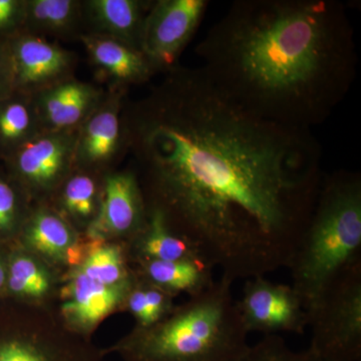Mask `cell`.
<instances>
[{"mask_svg":"<svg viewBox=\"0 0 361 361\" xmlns=\"http://www.w3.org/2000/svg\"><path fill=\"white\" fill-rule=\"evenodd\" d=\"M236 304L248 334H303L308 326L307 310L291 285L275 283L265 277L252 278L247 280Z\"/></svg>","mask_w":361,"mask_h":361,"instance_id":"cell-8","label":"cell"},{"mask_svg":"<svg viewBox=\"0 0 361 361\" xmlns=\"http://www.w3.org/2000/svg\"><path fill=\"white\" fill-rule=\"evenodd\" d=\"M45 132L32 94L13 92L0 101V159Z\"/></svg>","mask_w":361,"mask_h":361,"instance_id":"cell-18","label":"cell"},{"mask_svg":"<svg viewBox=\"0 0 361 361\" xmlns=\"http://www.w3.org/2000/svg\"><path fill=\"white\" fill-rule=\"evenodd\" d=\"M163 73L123 111L147 209L230 281L288 268L324 177L317 139L253 115L200 66Z\"/></svg>","mask_w":361,"mask_h":361,"instance_id":"cell-1","label":"cell"},{"mask_svg":"<svg viewBox=\"0 0 361 361\" xmlns=\"http://www.w3.org/2000/svg\"><path fill=\"white\" fill-rule=\"evenodd\" d=\"M26 0H0V40L23 32Z\"/></svg>","mask_w":361,"mask_h":361,"instance_id":"cell-28","label":"cell"},{"mask_svg":"<svg viewBox=\"0 0 361 361\" xmlns=\"http://www.w3.org/2000/svg\"><path fill=\"white\" fill-rule=\"evenodd\" d=\"M208 6V0H154L145 18L141 51L157 73L178 65Z\"/></svg>","mask_w":361,"mask_h":361,"instance_id":"cell-7","label":"cell"},{"mask_svg":"<svg viewBox=\"0 0 361 361\" xmlns=\"http://www.w3.org/2000/svg\"><path fill=\"white\" fill-rule=\"evenodd\" d=\"M224 276L168 319L142 329L130 345L132 361H238L248 331Z\"/></svg>","mask_w":361,"mask_h":361,"instance_id":"cell-4","label":"cell"},{"mask_svg":"<svg viewBox=\"0 0 361 361\" xmlns=\"http://www.w3.org/2000/svg\"><path fill=\"white\" fill-rule=\"evenodd\" d=\"M153 1L82 0L85 33L111 37L142 51V27Z\"/></svg>","mask_w":361,"mask_h":361,"instance_id":"cell-14","label":"cell"},{"mask_svg":"<svg viewBox=\"0 0 361 361\" xmlns=\"http://www.w3.org/2000/svg\"><path fill=\"white\" fill-rule=\"evenodd\" d=\"M148 219L141 186L133 171L108 173L102 179L99 212L90 225L94 236L140 233Z\"/></svg>","mask_w":361,"mask_h":361,"instance_id":"cell-11","label":"cell"},{"mask_svg":"<svg viewBox=\"0 0 361 361\" xmlns=\"http://www.w3.org/2000/svg\"><path fill=\"white\" fill-rule=\"evenodd\" d=\"M7 262L8 260H6L0 252V292L6 289Z\"/></svg>","mask_w":361,"mask_h":361,"instance_id":"cell-30","label":"cell"},{"mask_svg":"<svg viewBox=\"0 0 361 361\" xmlns=\"http://www.w3.org/2000/svg\"><path fill=\"white\" fill-rule=\"evenodd\" d=\"M78 270L106 286H123L127 279L122 252L118 247H97L90 252Z\"/></svg>","mask_w":361,"mask_h":361,"instance_id":"cell-23","label":"cell"},{"mask_svg":"<svg viewBox=\"0 0 361 361\" xmlns=\"http://www.w3.org/2000/svg\"><path fill=\"white\" fill-rule=\"evenodd\" d=\"M361 263V176L324 175L288 269L306 310L342 273Z\"/></svg>","mask_w":361,"mask_h":361,"instance_id":"cell-3","label":"cell"},{"mask_svg":"<svg viewBox=\"0 0 361 361\" xmlns=\"http://www.w3.org/2000/svg\"><path fill=\"white\" fill-rule=\"evenodd\" d=\"M123 286H106L78 270L63 290L66 317L80 326H92L106 317L122 300Z\"/></svg>","mask_w":361,"mask_h":361,"instance_id":"cell-15","label":"cell"},{"mask_svg":"<svg viewBox=\"0 0 361 361\" xmlns=\"http://www.w3.org/2000/svg\"><path fill=\"white\" fill-rule=\"evenodd\" d=\"M8 40H0V101L16 92Z\"/></svg>","mask_w":361,"mask_h":361,"instance_id":"cell-29","label":"cell"},{"mask_svg":"<svg viewBox=\"0 0 361 361\" xmlns=\"http://www.w3.org/2000/svg\"><path fill=\"white\" fill-rule=\"evenodd\" d=\"M170 293L149 283L130 293L129 307L142 329H149L163 322L171 305Z\"/></svg>","mask_w":361,"mask_h":361,"instance_id":"cell-24","label":"cell"},{"mask_svg":"<svg viewBox=\"0 0 361 361\" xmlns=\"http://www.w3.org/2000/svg\"><path fill=\"white\" fill-rule=\"evenodd\" d=\"M238 361H320L310 350L295 351L287 345L279 336H265L254 344L249 345L245 353Z\"/></svg>","mask_w":361,"mask_h":361,"instance_id":"cell-26","label":"cell"},{"mask_svg":"<svg viewBox=\"0 0 361 361\" xmlns=\"http://www.w3.org/2000/svg\"><path fill=\"white\" fill-rule=\"evenodd\" d=\"M23 188L4 171H0V240L13 235L23 217Z\"/></svg>","mask_w":361,"mask_h":361,"instance_id":"cell-25","label":"cell"},{"mask_svg":"<svg viewBox=\"0 0 361 361\" xmlns=\"http://www.w3.org/2000/svg\"><path fill=\"white\" fill-rule=\"evenodd\" d=\"M102 186H97V176L73 169L61 183V206L71 219L90 225L99 212ZM102 193V191H101Z\"/></svg>","mask_w":361,"mask_h":361,"instance_id":"cell-21","label":"cell"},{"mask_svg":"<svg viewBox=\"0 0 361 361\" xmlns=\"http://www.w3.org/2000/svg\"><path fill=\"white\" fill-rule=\"evenodd\" d=\"M196 54L242 108L306 130L334 114L357 73L353 25L337 0H236Z\"/></svg>","mask_w":361,"mask_h":361,"instance_id":"cell-2","label":"cell"},{"mask_svg":"<svg viewBox=\"0 0 361 361\" xmlns=\"http://www.w3.org/2000/svg\"><path fill=\"white\" fill-rule=\"evenodd\" d=\"M307 314L310 349L320 361H360L361 263L330 283Z\"/></svg>","mask_w":361,"mask_h":361,"instance_id":"cell-5","label":"cell"},{"mask_svg":"<svg viewBox=\"0 0 361 361\" xmlns=\"http://www.w3.org/2000/svg\"><path fill=\"white\" fill-rule=\"evenodd\" d=\"M127 92L106 89L102 103L80 126L75 139L73 169L104 176L128 155L123 116Z\"/></svg>","mask_w":361,"mask_h":361,"instance_id":"cell-6","label":"cell"},{"mask_svg":"<svg viewBox=\"0 0 361 361\" xmlns=\"http://www.w3.org/2000/svg\"><path fill=\"white\" fill-rule=\"evenodd\" d=\"M0 361H61L32 342L8 334H0Z\"/></svg>","mask_w":361,"mask_h":361,"instance_id":"cell-27","label":"cell"},{"mask_svg":"<svg viewBox=\"0 0 361 361\" xmlns=\"http://www.w3.org/2000/svg\"><path fill=\"white\" fill-rule=\"evenodd\" d=\"M149 283L168 293L186 292L198 295L214 283L213 268L200 259L178 261L142 260Z\"/></svg>","mask_w":361,"mask_h":361,"instance_id":"cell-17","label":"cell"},{"mask_svg":"<svg viewBox=\"0 0 361 361\" xmlns=\"http://www.w3.org/2000/svg\"><path fill=\"white\" fill-rule=\"evenodd\" d=\"M14 92L32 94L75 77L78 56L44 37L20 32L8 40Z\"/></svg>","mask_w":361,"mask_h":361,"instance_id":"cell-10","label":"cell"},{"mask_svg":"<svg viewBox=\"0 0 361 361\" xmlns=\"http://www.w3.org/2000/svg\"><path fill=\"white\" fill-rule=\"evenodd\" d=\"M90 65L108 89L128 90L130 85L149 82L157 73L142 51L118 40L85 33L80 37Z\"/></svg>","mask_w":361,"mask_h":361,"instance_id":"cell-13","label":"cell"},{"mask_svg":"<svg viewBox=\"0 0 361 361\" xmlns=\"http://www.w3.org/2000/svg\"><path fill=\"white\" fill-rule=\"evenodd\" d=\"M77 130L37 135L4 159L6 172L23 189L51 191L73 170Z\"/></svg>","mask_w":361,"mask_h":361,"instance_id":"cell-9","label":"cell"},{"mask_svg":"<svg viewBox=\"0 0 361 361\" xmlns=\"http://www.w3.org/2000/svg\"><path fill=\"white\" fill-rule=\"evenodd\" d=\"M101 85L66 78L32 94L45 132L75 130L89 118L106 96Z\"/></svg>","mask_w":361,"mask_h":361,"instance_id":"cell-12","label":"cell"},{"mask_svg":"<svg viewBox=\"0 0 361 361\" xmlns=\"http://www.w3.org/2000/svg\"><path fill=\"white\" fill-rule=\"evenodd\" d=\"M137 249L142 260L178 261L202 259L193 247L175 234L160 212L148 210V219L139 233ZM203 261V260H202Z\"/></svg>","mask_w":361,"mask_h":361,"instance_id":"cell-19","label":"cell"},{"mask_svg":"<svg viewBox=\"0 0 361 361\" xmlns=\"http://www.w3.org/2000/svg\"><path fill=\"white\" fill-rule=\"evenodd\" d=\"M23 32L47 39H80L85 33L82 0H26Z\"/></svg>","mask_w":361,"mask_h":361,"instance_id":"cell-16","label":"cell"},{"mask_svg":"<svg viewBox=\"0 0 361 361\" xmlns=\"http://www.w3.org/2000/svg\"><path fill=\"white\" fill-rule=\"evenodd\" d=\"M49 280L32 258L14 254L7 262L6 289L16 296L39 297L47 293Z\"/></svg>","mask_w":361,"mask_h":361,"instance_id":"cell-22","label":"cell"},{"mask_svg":"<svg viewBox=\"0 0 361 361\" xmlns=\"http://www.w3.org/2000/svg\"><path fill=\"white\" fill-rule=\"evenodd\" d=\"M25 239L40 253L56 259L68 255L73 242V233L66 220L45 208L35 211L27 220Z\"/></svg>","mask_w":361,"mask_h":361,"instance_id":"cell-20","label":"cell"}]
</instances>
